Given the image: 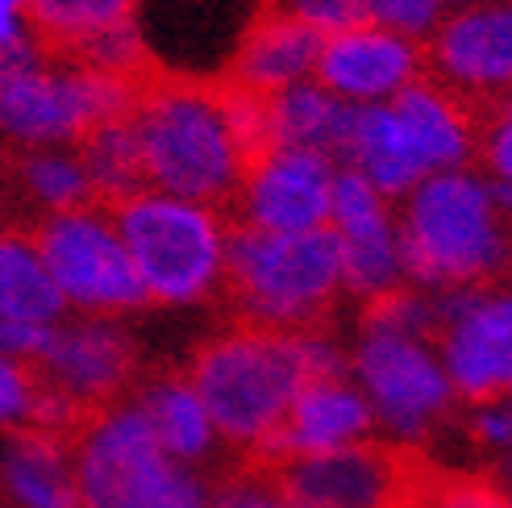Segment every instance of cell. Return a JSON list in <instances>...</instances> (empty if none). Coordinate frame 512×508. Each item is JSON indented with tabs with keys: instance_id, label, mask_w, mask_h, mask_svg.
<instances>
[{
	"instance_id": "6da1fadb",
	"label": "cell",
	"mask_w": 512,
	"mask_h": 508,
	"mask_svg": "<svg viewBox=\"0 0 512 508\" xmlns=\"http://www.w3.org/2000/svg\"><path fill=\"white\" fill-rule=\"evenodd\" d=\"M125 121L138 138L146 188L213 209L234 200L250 159L263 150V100L234 84L146 75Z\"/></svg>"
},
{
	"instance_id": "7a4b0ae2",
	"label": "cell",
	"mask_w": 512,
	"mask_h": 508,
	"mask_svg": "<svg viewBox=\"0 0 512 508\" xmlns=\"http://www.w3.org/2000/svg\"><path fill=\"white\" fill-rule=\"evenodd\" d=\"M325 371H346V346L321 329L275 334L229 325L196 346L184 375L225 446L267 454L296 392Z\"/></svg>"
},
{
	"instance_id": "3957f363",
	"label": "cell",
	"mask_w": 512,
	"mask_h": 508,
	"mask_svg": "<svg viewBox=\"0 0 512 508\" xmlns=\"http://www.w3.org/2000/svg\"><path fill=\"white\" fill-rule=\"evenodd\" d=\"M438 296L396 292L367 309L346 346V375L367 396L388 446H425L454 417V384L438 354Z\"/></svg>"
},
{
	"instance_id": "277c9868",
	"label": "cell",
	"mask_w": 512,
	"mask_h": 508,
	"mask_svg": "<svg viewBox=\"0 0 512 508\" xmlns=\"http://www.w3.org/2000/svg\"><path fill=\"white\" fill-rule=\"evenodd\" d=\"M408 284L450 296L496 284L512 263V217L483 171L429 175L396 209Z\"/></svg>"
},
{
	"instance_id": "5b68a950",
	"label": "cell",
	"mask_w": 512,
	"mask_h": 508,
	"mask_svg": "<svg viewBox=\"0 0 512 508\" xmlns=\"http://www.w3.org/2000/svg\"><path fill=\"white\" fill-rule=\"evenodd\" d=\"M479 125L458 100L433 80H417L388 105L354 109L342 159L388 200L408 196L429 175L471 167Z\"/></svg>"
},
{
	"instance_id": "8992f818",
	"label": "cell",
	"mask_w": 512,
	"mask_h": 508,
	"mask_svg": "<svg viewBox=\"0 0 512 508\" xmlns=\"http://www.w3.org/2000/svg\"><path fill=\"white\" fill-rule=\"evenodd\" d=\"M146 304L196 309L225 288L229 225L213 205L142 188L109 209Z\"/></svg>"
},
{
	"instance_id": "52a82bcc",
	"label": "cell",
	"mask_w": 512,
	"mask_h": 508,
	"mask_svg": "<svg viewBox=\"0 0 512 508\" xmlns=\"http://www.w3.org/2000/svg\"><path fill=\"white\" fill-rule=\"evenodd\" d=\"M242 325L304 334L317 329L342 296V263L329 230L313 234H259L229 238L225 288Z\"/></svg>"
},
{
	"instance_id": "ba28073f",
	"label": "cell",
	"mask_w": 512,
	"mask_h": 508,
	"mask_svg": "<svg viewBox=\"0 0 512 508\" xmlns=\"http://www.w3.org/2000/svg\"><path fill=\"white\" fill-rule=\"evenodd\" d=\"M134 80L42 55L38 42L0 50V134L25 150L75 146L88 130L130 117Z\"/></svg>"
},
{
	"instance_id": "9c48e42d",
	"label": "cell",
	"mask_w": 512,
	"mask_h": 508,
	"mask_svg": "<svg viewBox=\"0 0 512 508\" xmlns=\"http://www.w3.org/2000/svg\"><path fill=\"white\" fill-rule=\"evenodd\" d=\"M71 467L80 508H163L200 479L167 459L134 400H117L75 429Z\"/></svg>"
},
{
	"instance_id": "30bf717a",
	"label": "cell",
	"mask_w": 512,
	"mask_h": 508,
	"mask_svg": "<svg viewBox=\"0 0 512 508\" xmlns=\"http://www.w3.org/2000/svg\"><path fill=\"white\" fill-rule=\"evenodd\" d=\"M34 242L63 304L80 309L84 317L117 321L121 313H134L146 304L109 205L50 213L34 230Z\"/></svg>"
},
{
	"instance_id": "8fae6325",
	"label": "cell",
	"mask_w": 512,
	"mask_h": 508,
	"mask_svg": "<svg viewBox=\"0 0 512 508\" xmlns=\"http://www.w3.org/2000/svg\"><path fill=\"white\" fill-rule=\"evenodd\" d=\"M438 354L458 400L512 396V284L438 296Z\"/></svg>"
},
{
	"instance_id": "7c38bea8",
	"label": "cell",
	"mask_w": 512,
	"mask_h": 508,
	"mask_svg": "<svg viewBox=\"0 0 512 508\" xmlns=\"http://www.w3.org/2000/svg\"><path fill=\"white\" fill-rule=\"evenodd\" d=\"M325 230L334 234V246H338L346 296L379 304V300H388V296L408 288L396 205L350 167L338 171L334 205H329Z\"/></svg>"
},
{
	"instance_id": "4fadbf2b",
	"label": "cell",
	"mask_w": 512,
	"mask_h": 508,
	"mask_svg": "<svg viewBox=\"0 0 512 508\" xmlns=\"http://www.w3.org/2000/svg\"><path fill=\"white\" fill-rule=\"evenodd\" d=\"M338 159L317 150L263 146L250 159L242 184L234 192L242 230L259 234H313L329 225L338 184Z\"/></svg>"
},
{
	"instance_id": "5bb4252c",
	"label": "cell",
	"mask_w": 512,
	"mask_h": 508,
	"mask_svg": "<svg viewBox=\"0 0 512 508\" xmlns=\"http://www.w3.org/2000/svg\"><path fill=\"white\" fill-rule=\"evenodd\" d=\"M138 371V350L130 334L109 317H80L55 325L34 359V375L46 392L63 396L84 417L109 409L125 396Z\"/></svg>"
},
{
	"instance_id": "9a60e30c",
	"label": "cell",
	"mask_w": 512,
	"mask_h": 508,
	"mask_svg": "<svg viewBox=\"0 0 512 508\" xmlns=\"http://www.w3.org/2000/svg\"><path fill=\"white\" fill-rule=\"evenodd\" d=\"M425 42L433 84H442L458 100L512 96V0L450 9Z\"/></svg>"
},
{
	"instance_id": "2e32d148",
	"label": "cell",
	"mask_w": 512,
	"mask_h": 508,
	"mask_svg": "<svg viewBox=\"0 0 512 508\" xmlns=\"http://www.w3.org/2000/svg\"><path fill=\"white\" fill-rule=\"evenodd\" d=\"M279 488L304 508H408L413 475L392 446L358 442L334 454L279 463Z\"/></svg>"
},
{
	"instance_id": "e0dca14e",
	"label": "cell",
	"mask_w": 512,
	"mask_h": 508,
	"mask_svg": "<svg viewBox=\"0 0 512 508\" xmlns=\"http://www.w3.org/2000/svg\"><path fill=\"white\" fill-rule=\"evenodd\" d=\"M313 80L350 109L388 105L392 96L425 80V50L421 42L358 21L342 34L321 38Z\"/></svg>"
},
{
	"instance_id": "ac0fdd59",
	"label": "cell",
	"mask_w": 512,
	"mask_h": 508,
	"mask_svg": "<svg viewBox=\"0 0 512 508\" xmlns=\"http://www.w3.org/2000/svg\"><path fill=\"white\" fill-rule=\"evenodd\" d=\"M375 438V417L367 396L346 371L313 375L292 400L267 454L284 459H309V454H334Z\"/></svg>"
},
{
	"instance_id": "d6986e66",
	"label": "cell",
	"mask_w": 512,
	"mask_h": 508,
	"mask_svg": "<svg viewBox=\"0 0 512 508\" xmlns=\"http://www.w3.org/2000/svg\"><path fill=\"white\" fill-rule=\"evenodd\" d=\"M317 50H321V38L300 30L296 21L279 17V13H267L263 21H254L238 55H234V88L250 92V96H275V92H288L304 80H313L317 71Z\"/></svg>"
},
{
	"instance_id": "ffe728a7",
	"label": "cell",
	"mask_w": 512,
	"mask_h": 508,
	"mask_svg": "<svg viewBox=\"0 0 512 508\" xmlns=\"http://www.w3.org/2000/svg\"><path fill=\"white\" fill-rule=\"evenodd\" d=\"M138 413L146 417L150 434L163 446V454L179 467H196V463H209L221 438L213 429L209 409L200 404L196 388L188 384V375H155L146 379L142 392L134 396Z\"/></svg>"
},
{
	"instance_id": "44dd1931",
	"label": "cell",
	"mask_w": 512,
	"mask_h": 508,
	"mask_svg": "<svg viewBox=\"0 0 512 508\" xmlns=\"http://www.w3.org/2000/svg\"><path fill=\"white\" fill-rule=\"evenodd\" d=\"M350 121H354L350 105H342L317 80H304L263 100V146L317 150V155L338 159L350 134Z\"/></svg>"
},
{
	"instance_id": "7402d4cb",
	"label": "cell",
	"mask_w": 512,
	"mask_h": 508,
	"mask_svg": "<svg viewBox=\"0 0 512 508\" xmlns=\"http://www.w3.org/2000/svg\"><path fill=\"white\" fill-rule=\"evenodd\" d=\"M5 488L21 508H80L71 442L25 425L5 450Z\"/></svg>"
},
{
	"instance_id": "603a6c76",
	"label": "cell",
	"mask_w": 512,
	"mask_h": 508,
	"mask_svg": "<svg viewBox=\"0 0 512 508\" xmlns=\"http://www.w3.org/2000/svg\"><path fill=\"white\" fill-rule=\"evenodd\" d=\"M63 313V296L50 279L34 230L0 225V321L55 325Z\"/></svg>"
},
{
	"instance_id": "cb8c5ba5",
	"label": "cell",
	"mask_w": 512,
	"mask_h": 508,
	"mask_svg": "<svg viewBox=\"0 0 512 508\" xmlns=\"http://www.w3.org/2000/svg\"><path fill=\"white\" fill-rule=\"evenodd\" d=\"M138 0H30L25 25L42 55L71 59L96 38L134 25Z\"/></svg>"
},
{
	"instance_id": "d4e9b609",
	"label": "cell",
	"mask_w": 512,
	"mask_h": 508,
	"mask_svg": "<svg viewBox=\"0 0 512 508\" xmlns=\"http://www.w3.org/2000/svg\"><path fill=\"white\" fill-rule=\"evenodd\" d=\"M75 155H80L84 171H88V184L96 205H121L125 196H134L146 188V175H142V155H138V138L130 130V121L117 117L88 130L80 142H75Z\"/></svg>"
},
{
	"instance_id": "484cf974",
	"label": "cell",
	"mask_w": 512,
	"mask_h": 508,
	"mask_svg": "<svg viewBox=\"0 0 512 508\" xmlns=\"http://www.w3.org/2000/svg\"><path fill=\"white\" fill-rule=\"evenodd\" d=\"M13 180L34 205L46 209V217L96 205L88 171H84L80 155L67 150V146H46V150H25V155H17L13 159Z\"/></svg>"
},
{
	"instance_id": "4316f807",
	"label": "cell",
	"mask_w": 512,
	"mask_h": 508,
	"mask_svg": "<svg viewBox=\"0 0 512 508\" xmlns=\"http://www.w3.org/2000/svg\"><path fill=\"white\" fill-rule=\"evenodd\" d=\"M442 17H446L442 0H363L367 25H379V30L408 38V42H425L438 30Z\"/></svg>"
},
{
	"instance_id": "83f0119b",
	"label": "cell",
	"mask_w": 512,
	"mask_h": 508,
	"mask_svg": "<svg viewBox=\"0 0 512 508\" xmlns=\"http://www.w3.org/2000/svg\"><path fill=\"white\" fill-rule=\"evenodd\" d=\"M271 13L296 21L317 38H329L363 21V0H271Z\"/></svg>"
},
{
	"instance_id": "f1b7e54d",
	"label": "cell",
	"mask_w": 512,
	"mask_h": 508,
	"mask_svg": "<svg viewBox=\"0 0 512 508\" xmlns=\"http://www.w3.org/2000/svg\"><path fill=\"white\" fill-rule=\"evenodd\" d=\"M471 438L496 459L500 484L512 492V396L475 404V413H471Z\"/></svg>"
},
{
	"instance_id": "f546056e",
	"label": "cell",
	"mask_w": 512,
	"mask_h": 508,
	"mask_svg": "<svg viewBox=\"0 0 512 508\" xmlns=\"http://www.w3.org/2000/svg\"><path fill=\"white\" fill-rule=\"evenodd\" d=\"M475 155H483V175H488L496 188L512 192V96L500 100L496 113L488 117V125L479 130Z\"/></svg>"
},
{
	"instance_id": "4dcf8cb0",
	"label": "cell",
	"mask_w": 512,
	"mask_h": 508,
	"mask_svg": "<svg viewBox=\"0 0 512 508\" xmlns=\"http://www.w3.org/2000/svg\"><path fill=\"white\" fill-rule=\"evenodd\" d=\"M38 409V375L30 363H17L0 354V425L25 429Z\"/></svg>"
},
{
	"instance_id": "1f68e13d",
	"label": "cell",
	"mask_w": 512,
	"mask_h": 508,
	"mask_svg": "<svg viewBox=\"0 0 512 508\" xmlns=\"http://www.w3.org/2000/svg\"><path fill=\"white\" fill-rule=\"evenodd\" d=\"M213 508H304V504H296L284 488H279V479L242 475L213 500Z\"/></svg>"
},
{
	"instance_id": "d6a6232c",
	"label": "cell",
	"mask_w": 512,
	"mask_h": 508,
	"mask_svg": "<svg viewBox=\"0 0 512 508\" xmlns=\"http://www.w3.org/2000/svg\"><path fill=\"white\" fill-rule=\"evenodd\" d=\"M504 504L508 500L483 479H450L429 500V508H504Z\"/></svg>"
},
{
	"instance_id": "836d02e7",
	"label": "cell",
	"mask_w": 512,
	"mask_h": 508,
	"mask_svg": "<svg viewBox=\"0 0 512 508\" xmlns=\"http://www.w3.org/2000/svg\"><path fill=\"white\" fill-rule=\"evenodd\" d=\"M50 329L55 325H30V321H0V354L5 359H17V363H30L42 354Z\"/></svg>"
},
{
	"instance_id": "e575fe53",
	"label": "cell",
	"mask_w": 512,
	"mask_h": 508,
	"mask_svg": "<svg viewBox=\"0 0 512 508\" xmlns=\"http://www.w3.org/2000/svg\"><path fill=\"white\" fill-rule=\"evenodd\" d=\"M30 0H0V50L30 42V25H25Z\"/></svg>"
},
{
	"instance_id": "d590c367",
	"label": "cell",
	"mask_w": 512,
	"mask_h": 508,
	"mask_svg": "<svg viewBox=\"0 0 512 508\" xmlns=\"http://www.w3.org/2000/svg\"><path fill=\"white\" fill-rule=\"evenodd\" d=\"M163 508H213V496H209V488H204V479H196V484H192L184 496H175V500L163 504Z\"/></svg>"
},
{
	"instance_id": "8d00e7d4",
	"label": "cell",
	"mask_w": 512,
	"mask_h": 508,
	"mask_svg": "<svg viewBox=\"0 0 512 508\" xmlns=\"http://www.w3.org/2000/svg\"><path fill=\"white\" fill-rule=\"evenodd\" d=\"M467 5H483V0H442V9H467Z\"/></svg>"
},
{
	"instance_id": "74e56055",
	"label": "cell",
	"mask_w": 512,
	"mask_h": 508,
	"mask_svg": "<svg viewBox=\"0 0 512 508\" xmlns=\"http://www.w3.org/2000/svg\"><path fill=\"white\" fill-rule=\"evenodd\" d=\"M504 508H512V504H504Z\"/></svg>"
}]
</instances>
